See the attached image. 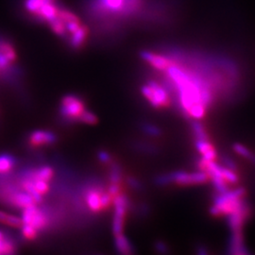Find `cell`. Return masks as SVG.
Wrapping results in <instances>:
<instances>
[{
    "instance_id": "cell-1",
    "label": "cell",
    "mask_w": 255,
    "mask_h": 255,
    "mask_svg": "<svg viewBox=\"0 0 255 255\" xmlns=\"http://www.w3.org/2000/svg\"><path fill=\"white\" fill-rule=\"evenodd\" d=\"M145 5L146 0H88L86 10L92 18L108 27L122 20L136 17Z\"/></svg>"
},
{
    "instance_id": "cell-2",
    "label": "cell",
    "mask_w": 255,
    "mask_h": 255,
    "mask_svg": "<svg viewBox=\"0 0 255 255\" xmlns=\"http://www.w3.org/2000/svg\"><path fill=\"white\" fill-rule=\"evenodd\" d=\"M247 190L244 187L229 189L222 194L215 193L210 206V215L214 218H226L231 213L239 207L241 202L246 198Z\"/></svg>"
},
{
    "instance_id": "cell-3",
    "label": "cell",
    "mask_w": 255,
    "mask_h": 255,
    "mask_svg": "<svg viewBox=\"0 0 255 255\" xmlns=\"http://www.w3.org/2000/svg\"><path fill=\"white\" fill-rule=\"evenodd\" d=\"M85 205L93 214H100L110 209L114 202V198L108 189L101 185H89L83 191Z\"/></svg>"
},
{
    "instance_id": "cell-4",
    "label": "cell",
    "mask_w": 255,
    "mask_h": 255,
    "mask_svg": "<svg viewBox=\"0 0 255 255\" xmlns=\"http://www.w3.org/2000/svg\"><path fill=\"white\" fill-rule=\"evenodd\" d=\"M141 93L154 109H166L171 104V96L167 87L155 80H149L142 85Z\"/></svg>"
},
{
    "instance_id": "cell-5",
    "label": "cell",
    "mask_w": 255,
    "mask_h": 255,
    "mask_svg": "<svg viewBox=\"0 0 255 255\" xmlns=\"http://www.w3.org/2000/svg\"><path fill=\"white\" fill-rule=\"evenodd\" d=\"M209 182V176L203 171H175L171 173L161 175L156 179V182L159 185L176 184L181 186H192L201 185Z\"/></svg>"
},
{
    "instance_id": "cell-6",
    "label": "cell",
    "mask_w": 255,
    "mask_h": 255,
    "mask_svg": "<svg viewBox=\"0 0 255 255\" xmlns=\"http://www.w3.org/2000/svg\"><path fill=\"white\" fill-rule=\"evenodd\" d=\"M86 110L85 101L78 95H66L62 99L59 113L66 122H78L82 113Z\"/></svg>"
},
{
    "instance_id": "cell-7",
    "label": "cell",
    "mask_w": 255,
    "mask_h": 255,
    "mask_svg": "<svg viewBox=\"0 0 255 255\" xmlns=\"http://www.w3.org/2000/svg\"><path fill=\"white\" fill-rule=\"evenodd\" d=\"M21 219L23 224L31 226L39 234L46 231L50 224V217L47 214V211L45 208L39 207L38 204L28 206L22 210Z\"/></svg>"
},
{
    "instance_id": "cell-8",
    "label": "cell",
    "mask_w": 255,
    "mask_h": 255,
    "mask_svg": "<svg viewBox=\"0 0 255 255\" xmlns=\"http://www.w3.org/2000/svg\"><path fill=\"white\" fill-rule=\"evenodd\" d=\"M113 204L115 207V215L113 219V234H114V237H116L121 234H124L123 233L124 223H125L128 211L130 206V202L127 195L122 192L114 199Z\"/></svg>"
},
{
    "instance_id": "cell-9",
    "label": "cell",
    "mask_w": 255,
    "mask_h": 255,
    "mask_svg": "<svg viewBox=\"0 0 255 255\" xmlns=\"http://www.w3.org/2000/svg\"><path fill=\"white\" fill-rule=\"evenodd\" d=\"M140 57L146 64H149L152 68L159 72H164L175 64V60L169 55L161 54L149 50L141 51Z\"/></svg>"
},
{
    "instance_id": "cell-10",
    "label": "cell",
    "mask_w": 255,
    "mask_h": 255,
    "mask_svg": "<svg viewBox=\"0 0 255 255\" xmlns=\"http://www.w3.org/2000/svg\"><path fill=\"white\" fill-rule=\"evenodd\" d=\"M58 137L53 131L46 129H36L31 131L27 137V145L30 147H43L53 146Z\"/></svg>"
},
{
    "instance_id": "cell-11",
    "label": "cell",
    "mask_w": 255,
    "mask_h": 255,
    "mask_svg": "<svg viewBox=\"0 0 255 255\" xmlns=\"http://www.w3.org/2000/svg\"><path fill=\"white\" fill-rule=\"evenodd\" d=\"M195 147L201 158L208 161H216L218 151L211 140H195Z\"/></svg>"
},
{
    "instance_id": "cell-12",
    "label": "cell",
    "mask_w": 255,
    "mask_h": 255,
    "mask_svg": "<svg viewBox=\"0 0 255 255\" xmlns=\"http://www.w3.org/2000/svg\"><path fill=\"white\" fill-rule=\"evenodd\" d=\"M88 35H89V28L85 24H83L76 33H74L72 36H70V38L66 41V43L70 47V49H73V50L82 49L87 41Z\"/></svg>"
},
{
    "instance_id": "cell-13",
    "label": "cell",
    "mask_w": 255,
    "mask_h": 255,
    "mask_svg": "<svg viewBox=\"0 0 255 255\" xmlns=\"http://www.w3.org/2000/svg\"><path fill=\"white\" fill-rule=\"evenodd\" d=\"M18 251L17 239L9 232L0 240V255H16Z\"/></svg>"
},
{
    "instance_id": "cell-14",
    "label": "cell",
    "mask_w": 255,
    "mask_h": 255,
    "mask_svg": "<svg viewBox=\"0 0 255 255\" xmlns=\"http://www.w3.org/2000/svg\"><path fill=\"white\" fill-rule=\"evenodd\" d=\"M115 246L119 255H134V248L124 234L115 237Z\"/></svg>"
},
{
    "instance_id": "cell-15",
    "label": "cell",
    "mask_w": 255,
    "mask_h": 255,
    "mask_svg": "<svg viewBox=\"0 0 255 255\" xmlns=\"http://www.w3.org/2000/svg\"><path fill=\"white\" fill-rule=\"evenodd\" d=\"M17 158L8 152L0 153V175L10 173L16 166Z\"/></svg>"
},
{
    "instance_id": "cell-16",
    "label": "cell",
    "mask_w": 255,
    "mask_h": 255,
    "mask_svg": "<svg viewBox=\"0 0 255 255\" xmlns=\"http://www.w3.org/2000/svg\"><path fill=\"white\" fill-rule=\"evenodd\" d=\"M233 150L241 158L249 161L251 164L255 166V152L250 149L248 146L241 144V143H235L232 146Z\"/></svg>"
},
{
    "instance_id": "cell-17",
    "label": "cell",
    "mask_w": 255,
    "mask_h": 255,
    "mask_svg": "<svg viewBox=\"0 0 255 255\" xmlns=\"http://www.w3.org/2000/svg\"><path fill=\"white\" fill-rule=\"evenodd\" d=\"M0 224L11 228L20 229L23 223L21 218L0 210Z\"/></svg>"
},
{
    "instance_id": "cell-18",
    "label": "cell",
    "mask_w": 255,
    "mask_h": 255,
    "mask_svg": "<svg viewBox=\"0 0 255 255\" xmlns=\"http://www.w3.org/2000/svg\"><path fill=\"white\" fill-rule=\"evenodd\" d=\"M191 128L195 140H209V134L206 128L199 122V120H194L192 122Z\"/></svg>"
},
{
    "instance_id": "cell-19",
    "label": "cell",
    "mask_w": 255,
    "mask_h": 255,
    "mask_svg": "<svg viewBox=\"0 0 255 255\" xmlns=\"http://www.w3.org/2000/svg\"><path fill=\"white\" fill-rule=\"evenodd\" d=\"M221 174H222L223 179L228 182L229 184H237L240 181V177L238 175V172L227 168L222 164H221Z\"/></svg>"
},
{
    "instance_id": "cell-20",
    "label": "cell",
    "mask_w": 255,
    "mask_h": 255,
    "mask_svg": "<svg viewBox=\"0 0 255 255\" xmlns=\"http://www.w3.org/2000/svg\"><path fill=\"white\" fill-rule=\"evenodd\" d=\"M78 122L82 123V124H86V125H96L99 123V119L94 113L86 109L82 113Z\"/></svg>"
},
{
    "instance_id": "cell-21",
    "label": "cell",
    "mask_w": 255,
    "mask_h": 255,
    "mask_svg": "<svg viewBox=\"0 0 255 255\" xmlns=\"http://www.w3.org/2000/svg\"><path fill=\"white\" fill-rule=\"evenodd\" d=\"M221 164L227 168L236 171V172H238V170H239V167L237 165V162L235 161V159L229 155H221Z\"/></svg>"
},
{
    "instance_id": "cell-22",
    "label": "cell",
    "mask_w": 255,
    "mask_h": 255,
    "mask_svg": "<svg viewBox=\"0 0 255 255\" xmlns=\"http://www.w3.org/2000/svg\"><path fill=\"white\" fill-rule=\"evenodd\" d=\"M142 128L143 131L149 136L158 137L161 135V129L152 124H145L143 125Z\"/></svg>"
},
{
    "instance_id": "cell-23",
    "label": "cell",
    "mask_w": 255,
    "mask_h": 255,
    "mask_svg": "<svg viewBox=\"0 0 255 255\" xmlns=\"http://www.w3.org/2000/svg\"><path fill=\"white\" fill-rule=\"evenodd\" d=\"M98 158H99V160L101 161L102 164H111L114 162L113 156L110 154L109 152L106 151V150L99 151L98 152Z\"/></svg>"
},
{
    "instance_id": "cell-24",
    "label": "cell",
    "mask_w": 255,
    "mask_h": 255,
    "mask_svg": "<svg viewBox=\"0 0 255 255\" xmlns=\"http://www.w3.org/2000/svg\"><path fill=\"white\" fill-rule=\"evenodd\" d=\"M155 250L160 255H167L169 254L168 246L163 241H158L155 243Z\"/></svg>"
},
{
    "instance_id": "cell-25",
    "label": "cell",
    "mask_w": 255,
    "mask_h": 255,
    "mask_svg": "<svg viewBox=\"0 0 255 255\" xmlns=\"http://www.w3.org/2000/svg\"><path fill=\"white\" fill-rule=\"evenodd\" d=\"M128 183L134 190H141L142 189V184L140 183L138 180L134 179V178H128Z\"/></svg>"
},
{
    "instance_id": "cell-26",
    "label": "cell",
    "mask_w": 255,
    "mask_h": 255,
    "mask_svg": "<svg viewBox=\"0 0 255 255\" xmlns=\"http://www.w3.org/2000/svg\"><path fill=\"white\" fill-rule=\"evenodd\" d=\"M196 255H210L207 247L204 245H199L196 250Z\"/></svg>"
},
{
    "instance_id": "cell-27",
    "label": "cell",
    "mask_w": 255,
    "mask_h": 255,
    "mask_svg": "<svg viewBox=\"0 0 255 255\" xmlns=\"http://www.w3.org/2000/svg\"><path fill=\"white\" fill-rule=\"evenodd\" d=\"M5 235H6V232H4V231H2V230L0 229V240H1L3 237H5Z\"/></svg>"
}]
</instances>
